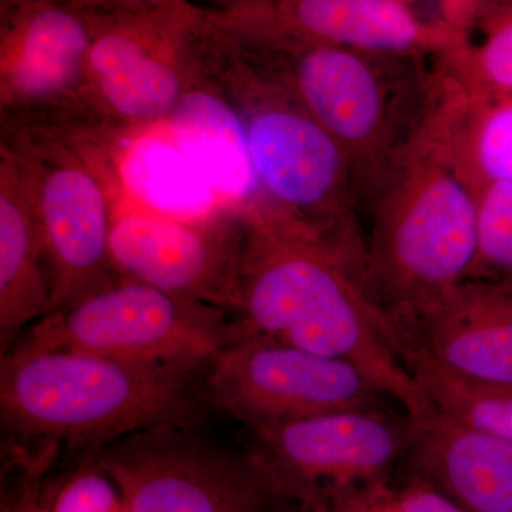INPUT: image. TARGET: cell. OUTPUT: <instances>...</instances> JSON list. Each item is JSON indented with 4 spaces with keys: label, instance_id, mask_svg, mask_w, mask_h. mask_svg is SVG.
I'll return each instance as SVG.
<instances>
[{
    "label": "cell",
    "instance_id": "obj_1",
    "mask_svg": "<svg viewBox=\"0 0 512 512\" xmlns=\"http://www.w3.org/2000/svg\"><path fill=\"white\" fill-rule=\"evenodd\" d=\"M234 316L241 336L343 360L409 416L431 410L367 285L363 255L319 232L248 210Z\"/></svg>",
    "mask_w": 512,
    "mask_h": 512
},
{
    "label": "cell",
    "instance_id": "obj_2",
    "mask_svg": "<svg viewBox=\"0 0 512 512\" xmlns=\"http://www.w3.org/2000/svg\"><path fill=\"white\" fill-rule=\"evenodd\" d=\"M210 412L205 369L20 345L2 355V446L25 453L77 460L137 431L202 427Z\"/></svg>",
    "mask_w": 512,
    "mask_h": 512
},
{
    "label": "cell",
    "instance_id": "obj_3",
    "mask_svg": "<svg viewBox=\"0 0 512 512\" xmlns=\"http://www.w3.org/2000/svg\"><path fill=\"white\" fill-rule=\"evenodd\" d=\"M229 36L345 148L359 198L369 200L436 97V70L427 72L423 60L299 40Z\"/></svg>",
    "mask_w": 512,
    "mask_h": 512
},
{
    "label": "cell",
    "instance_id": "obj_4",
    "mask_svg": "<svg viewBox=\"0 0 512 512\" xmlns=\"http://www.w3.org/2000/svg\"><path fill=\"white\" fill-rule=\"evenodd\" d=\"M237 107L259 187L255 210L288 218L365 256L355 170L345 148L222 32L202 64Z\"/></svg>",
    "mask_w": 512,
    "mask_h": 512
},
{
    "label": "cell",
    "instance_id": "obj_5",
    "mask_svg": "<svg viewBox=\"0 0 512 512\" xmlns=\"http://www.w3.org/2000/svg\"><path fill=\"white\" fill-rule=\"evenodd\" d=\"M369 201L365 275L386 315L409 311L470 278L478 248V197L426 119Z\"/></svg>",
    "mask_w": 512,
    "mask_h": 512
},
{
    "label": "cell",
    "instance_id": "obj_6",
    "mask_svg": "<svg viewBox=\"0 0 512 512\" xmlns=\"http://www.w3.org/2000/svg\"><path fill=\"white\" fill-rule=\"evenodd\" d=\"M238 338L227 309L120 275L39 320L15 345L201 370Z\"/></svg>",
    "mask_w": 512,
    "mask_h": 512
},
{
    "label": "cell",
    "instance_id": "obj_7",
    "mask_svg": "<svg viewBox=\"0 0 512 512\" xmlns=\"http://www.w3.org/2000/svg\"><path fill=\"white\" fill-rule=\"evenodd\" d=\"M94 457L128 512H302L248 441L222 443L202 427L137 431Z\"/></svg>",
    "mask_w": 512,
    "mask_h": 512
},
{
    "label": "cell",
    "instance_id": "obj_8",
    "mask_svg": "<svg viewBox=\"0 0 512 512\" xmlns=\"http://www.w3.org/2000/svg\"><path fill=\"white\" fill-rule=\"evenodd\" d=\"M73 138L35 131L3 133L25 181L45 244L53 312L119 278L110 256L117 208L100 173Z\"/></svg>",
    "mask_w": 512,
    "mask_h": 512
},
{
    "label": "cell",
    "instance_id": "obj_9",
    "mask_svg": "<svg viewBox=\"0 0 512 512\" xmlns=\"http://www.w3.org/2000/svg\"><path fill=\"white\" fill-rule=\"evenodd\" d=\"M90 15L87 80L94 106L133 133L167 123L187 87L192 49L207 10L185 0Z\"/></svg>",
    "mask_w": 512,
    "mask_h": 512
},
{
    "label": "cell",
    "instance_id": "obj_10",
    "mask_svg": "<svg viewBox=\"0 0 512 512\" xmlns=\"http://www.w3.org/2000/svg\"><path fill=\"white\" fill-rule=\"evenodd\" d=\"M90 13L45 2L2 8L0 99L6 131L70 136L74 124L109 121L87 80Z\"/></svg>",
    "mask_w": 512,
    "mask_h": 512
},
{
    "label": "cell",
    "instance_id": "obj_11",
    "mask_svg": "<svg viewBox=\"0 0 512 512\" xmlns=\"http://www.w3.org/2000/svg\"><path fill=\"white\" fill-rule=\"evenodd\" d=\"M205 390L212 410L247 430L394 402L348 362L254 336L234 340L208 363Z\"/></svg>",
    "mask_w": 512,
    "mask_h": 512
},
{
    "label": "cell",
    "instance_id": "obj_12",
    "mask_svg": "<svg viewBox=\"0 0 512 512\" xmlns=\"http://www.w3.org/2000/svg\"><path fill=\"white\" fill-rule=\"evenodd\" d=\"M409 414L359 407L249 429L248 443L302 512L393 476L402 463Z\"/></svg>",
    "mask_w": 512,
    "mask_h": 512
},
{
    "label": "cell",
    "instance_id": "obj_13",
    "mask_svg": "<svg viewBox=\"0 0 512 512\" xmlns=\"http://www.w3.org/2000/svg\"><path fill=\"white\" fill-rule=\"evenodd\" d=\"M248 210L221 205L181 218L146 208L117 210L110 256L117 274L234 315Z\"/></svg>",
    "mask_w": 512,
    "mask_h": 512
},
{
    "label": "cell",
    "instance_id": "obj_14",
    "mask_svg": "<svg viewBox=\"0 0 512 512\" xmlns=\"http://www.w3.org/2000/svg\"><path fill=\"white\" fill-rule=\"evenodd\" d=\"M210 16L232 36L299 40L423 62L470 43L466 33L443 20L420 18L409 0H251L210 10Z\"/></svg>",
    "mask_w": 512,
    "mask_h": 512
},
{
    "label": "cell",
    "instance_id": "obj_15",
    "mask_svg": "<svg viewBox=\"0 0 512 512\" xmlns=\"http://www.w3.org/2000/svg\"><path fill=\"white\" fill-rule=\"evenodd\" d=\"M387 319L399 346L460 375L512 382L511 286L467 278Z\"/></svg>",
    "mask_w": 512,
    "mask_h": 512
},
{
    "label": "cell",
    "instance_id": "obj_16",
    "mask_svg": "<svg viewBox=\"0 0 512 512\" xmlns=\"http://www.w3.org/2000/svg\"><path fill=\"white\" fill-rule=\"evenodd\" d=\"M399 470L439 488L466 512H512V441L433 407L409 416Z\"/></svg>",
    "mask_w": 512,
    "mask_h": 512
},
{
    "label": "cell",
    "instance_id": "obj_17",
    "mask_svg": "<svg viewBox=\"0 0 512 512\" xmlns=\"http://www.w3.org/2000/svg\"><path fill=\"white\" fill-rule=\"evenodd\" d=\"M165 130L210 183L222 204H259L247 131L237 107L212 80L191 70Z\"/></svg>",
    "mask_w": 512,
    "mask_h": 512
},
{
    "label": "cell",
    "instance_id": "obj_18",
    "mask_svg": "<svg viewBox=\"0 0 512 512\" xmlns=\"http://www.w3.org/2000/svg\"><path fill=\"white\" fill-rule=\"evenodd\" d=\"M53 312L45 244L35 205L15 160H0V346Z\"/></svg>",
    "mask_w": 512,
    "mask_h": 512
},
{
    "label": "cell",
    "instance_id": "obj_19",
    "mask_svg": "<svg viewBox=\"0 0 512 512\" xmlns=\"http://www.w3.org/2000/svg\"><path fill=\"white\" fill-rule=\"evenodd\" d=\"M426 123L457 173L476 192L512 181V99L458 92L437 72Z\"/></svg>",
    "mask_w": 512,
    "mask_h": 512
},
{
    "label": "cell",
    "instance_id": "obj_20",
    "mask_svg": "<svg viewBox=\"0 0 512 512\" xmlns=\"http://www.w3.org/2000/svg\"><path fill=\"white\" fill-rule=\"evenodd\" d=\"M117 178L138 207L160 214L201 217L225 205L167 130L134 134L120 153Z\"/></svg>",
    "mask_w": 512,
    "mask_h": 512
},
{
    "label": "cell",
    "instance_id": "obj_21",
    "mask_svg": "<svg viewBox=\"0 0 512 512\" xmlns=\"http://www.w3.org/2000/svg\"><path fill=\"white\" fill-rule=\"evenodd\" d=\"M399 352L433 409L471 429L512 441V382L460 375L407 346H399Z\"/></svg>",
    "mask_w": 512,
    "mask_h": 512
},
{
    "label": "cell",
    "instance_id": "obj_22",
    "mask_svg": "<svg viewBox=\"0 0 512 512\" xmlns=\"http://www.w3.org/2000/svg\"><path fill=\"white\" fill-rule=\"evenodd\" d=\"M484 39L436 60L443 79L458 92L483 99L512 94V0L485 20Z\"/></svg>",
    "mask_w": 512,
    "mask_h": 512
},
{
    "label": "cell",
    "instance_id": "obj_23",
    "mask_svg": "<svg viewBox=\"0 0 512 512\" xmlns=\"http://www.w3.org/2000/svg\"><path fill=\"white\" fill-rule=\"evenodd\" d=\"M312 512H466L421 478L397 468L383 478L330 498Z\"/></svg>",
    "mask_w": 512,
    "mask_h": 512
},
{
    "label": "cell",
    "instance_id": "obj_24",
    "mask_svg": "<svg viewBox=\"0 0 512 512\" xmlns=\"http://www.w3.org/2000/svg\"><path fill=\"white\" fill-rule=\"evenodd\" d=\"M477 202L478 248L470 278L512 288V181L488 185Z\"/></svg>",
    "mask_w": 512,
    "mask_h": 512
},
{
    "label": "cell",
    "instance_id": "obj_25",
    "mask_svg": "<svg viewBox=\"0 0 512 512\" xmlns=\"http://www.w3.org/2000/svg\"><path fill=\"white\" fill-rule=\"evenodd\" d=\"M49 512H128L126 498L109 471L94 456L77 458L55 473Z\"/></svg>",
    "mask_w": 512,
    "mask_h": 512
},
{
    "label": "cell",
    "instance_id": "obj_26",
    "mask_svg": "<svg viewBox=\"0 0 512 512\" xmlns=\"http://www.w3.org/2000/svg\"><path fill=\"white\" fill-rule=\"evenodd\" d=\"M53 470L40 461L2 456L0 512H49Z\"/></svg>",
    "mask_w": 512,
    "mask_h": 512
},
{
    "label": "cell",
    "instance_id": "obj_27",
    "mask_svg": "<svg viewBox=\"0 0 512 512\" xmlns=\"http://www.w3.org/2000/svg\"><path fill=\"white\" fill-rule=\"evenodd\" d=\"M439 2L440 19L451 28L470 35L471 30L480 28L485 20L508 5L511 0H439Z\"/></svg>",
    "mask_w": 512,
    "mask_h": 512
},
{
    "label": "cell",
    "instance_id": "obj_28",
    "mask_svg": "<svg viewBox=\"0 0 512 512\" xmlns=\"http://www.w3.org/2000/svg\"><path fill=\"white\" fill-rule=\"evenodd\" d=\"M33 2V0H2V8L20 5V3ZM80 10L84 13H113L127 12V10H140L150 8H163V6L177 5L185 0H45Z\"/></svg>",
    "mask_w": 512,
    "mask_h": 512
},
{
    "label": "cell",
    "instance_id": "obj_29",
    "mask_svg": "<svg viewBox=\"0 0 512 512\" xmlns=\"http://www.w3.org/2000/svg\"><path fill=\"white\" fill-rule=\"evenodd\" d=\"M251 2V0H222V9L228 6L238 5V3Z\"/></svg>",
    "mask_w": 512,
    "mask_h": 512
},
{
    "label": "cell",
    "instance_id": "obj_30",
    "mask_svg": "<svg viewBox=\"0 0 512 512\" xmlns=\"http://www.w3.org/2000/svg\"><path fill=\"white\" fill-rule=\"evenodd\" d=\"M218 2H221V3H222V0H218Z\"/></svg>",
    "mask_w": 512,
    "mask_h": 512
},
{
    "label": "cell",
    "instance_id": "obj_31",
    "mask_svg": "<svg viewBox=\"0 0 512 512\" xmlns=\"http://www.w3.org/2000/svg\"><path fill=\"white\" fill-rule=\"evenodd\" d=\"M511 99H512V94H511Z\"/></svg>",
    "mask_w": 512,
    "mask_h": 512
}]
</instances>
